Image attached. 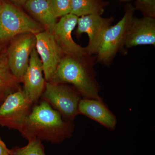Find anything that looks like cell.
Instances as JSON below:
<instances>
[{"mask_svg": "<svg viewBox=\"0 0 155 155\" xmlns=\"http://www.w3.org/2000/svg\"><path fill=\"white\" fill-rule=\"evenodd\" d=\"M72 122L66 121L49 104L43 101L32 107L21 134L27 140L38 138L53 144H60L72 137Z\"/></svg>", "mask_w": 155, "mask_h": 155, "instance_id": "6da1fadb", "label": "cell"}, {"mask_svg": "<svg viewBox=\"0 0 155 155\" xmlns=\"http://www.w3.org/2000/svg\"><path fill=\"white\" fill-rule=\"evenodd\" d=\"M93 61L89 57L77 58L66 55L58 65L49 82L70 84L84 98L101 100L98 85L93 72Z\"/></svg>", "mask_w": 155, "mask_h": 155, "instance_id": "7a4b0ae2", "label": "cell"}, {"mask_svg": "<svg viewBox=\"0 0 155 155\" xmlns=\"http://www.w3.org/2000/svg\"><path fill=\"white\" fill-rule=\"evenodd\" d=\"M44 27L11 3L3 2L0 13V42L26 33L35 35Z\"/></svg>", "mask_w": 155, "mask_h": 155, "instance_id": "3957f363", "label": "cell"}, {"mask_svg": "<svg viewBox=\"0 0 155 155\" xmlns=\"http://www.w3.org/2000/svg\"><path fill=\"white\" fill-rule=\"evenodd\" d=\"M41 97L66 121L72 122L78 114L81 96L75 88L64 84L46 82Z\"/></svg>", "mask_w": 155, "mask_h": 155, "instance_id": "277c9868", "label": "cell"}, {"mask_svg": "<svg viewBox=\"0 0 155 155\" xmlns=\"http://www.w3.org/2000/svg\"><path fill=\"white\" fill-rule=\"evenodd\" d=\"M134 7L127 6L122 19L106 31L96 54L97 62L109 65L123 46L127 30L134 17Z\"/></svg>", "mask_w": 155, "mask_h": 155, "instance_id": "5b68a950", "label": "cell"}, {"mask_svg": "<svg viewBox=\"0 0 155 155\" xmlns=\"http://www.w3.org/2000/svg\"><path fill=\"white\" fill-rule=\"evenodd\" d=\"M33 104L22 89L9 95L0 106V125L21 133Z\"/></svg>", "mask_w": 155, "mask_h": 155, "instance_id": "8992f818", "label": "cell"}, {"mask_svg": "<svg viewBox=\"0 0 155 155\" xmlns=\"http://www.w3.org/2000/svg\"><path fill=\"white\" fill-rule=\"evenodd\" d=\"M35 46L34 34H22L12 39L6 52L11 72L20 82H22L28 68L31 54Z\"/></svg>", "mask_w": 155, "mask_h": 155, "instance_id": "52a82bcc", "label": "cell"}, {"mask_svg": "<svg viewBox=\"0 0 155 155\" xmlns=\"http://www.w3.org/2000/svg\"><path fill=\"white\" fill-rule=\"evenodd\" d=\"M35 49L38 54L43 69L45 80H52L64 52L57 44L53 33L47 30L35 35Z\"/></svg>", "mask_w": 155, "mask_h": 155, "instance_id": "ba28073f", "label": "cell"}, {"mask_svg": "<svg viewBox=\"0 0 155 155\" xmlns=\"http://www.w3.org/2000/svg\"><path fill=\"white\" fill-rule=\"evenodd\" d=\"M78 17L69 14L61 17L57 22L53 35L56 42L66 55L77 58L90 57L86 47L84 48L74 41L72 33L77 25Z\"/></svg>", "mask_w": 155, "mask_h": 155, "instance_id": "9c48e42d", "label": "cell"}, {"mask_svg": "<svg viewBox=\"0 0 155 155\" xmlns=\"http://www.w3.org/2000/svg\"><path fill=\"white\" fill-rule=\"evenodd\" d=\"M112 21V17L104 18L96 14L78 17L76 33L78 35L84 33L88 35L89 42L86 48L89 55L96 54L103 36Z\"/></svg>", "mask_w": 155, "mask_h": 155, "instance_id": "30bf717a", "label": "cell"}, {"mask_svg": "<svg viewBox=\"0 0 155 155\" xmlns=\"http://www.w3.org/2000/svg\"><path fill=\"white\" fill-rule=\"evenodd\" d=\"M23 91L33 103L41 97L45 80L41 60L35 48L31 54L29 64L23 77Z\"/></svg>", "mask_w": 155, "mask_h": 155, "instance_id": "8fae6325", "label": "cell"}, {"mask_svg": "<svg viewBox=\"0 0 155 155\" xmlns=\"http://www.w3.org/2000/svg\"><path fill=\"white\" fill-rule=\"evenodd\" d=\"M143 45H155L154 18L134 17L130 22L123 46L130 48Z\"/></svg>", "mask_w": 155, "mask_h": 155, "instance_id": "7c38bea8", "label": "cell"}, {"mask_svg": "<svg viewBox=\"0 0 155 155\" xmlns=\"http://www.w3.org/2000/svg\"><path fill=\"white\" fill-rule=\"evenodd\" d=\"M78 114L98 122L110 130L115 129L116 116L107 107L102 100L81 98L78 106Z\"/></svg>", "mask_w": 155, "mask_h": 155, "instance_id": "4fadbf2b", "label": "cell"}, {"mask_svg": "<svg viewBox=\"0 0 155 155\" xmlns=\"http://www.w3.org/2000/svg\"><path fill=\"white\" fill-rule=\"evenodd\" d=\"M24 5L46 30L53 33L57 18L53 12L51 0H28Z\"/></svg>", "mask_w": 155, "mask_h": 155, "instance_id": "5bb4252c", "label": "cell"}, {"mask_svg": "<svg viewBox=\"0 0 155 155\" xmlns=\"http://www.w3.org/2000/svg\"><path fill=\"white\" fill-rule=\"evenodd\" d=\"M18 79L11 72L6 52L0 56V106L9 95L20 90Z\"/></svg>", "mask_w": 155, "mask_h": 155, "instance_id": "9a60e30c", "label": "cell"}, {"mask_svg": "<svg viewBox=\"0 0 155 155\" xmlns=\"http://www.w3.org/2000/svg\"><path fill=\"white\" fill-rule=\"evenodd\" d=\"M70 14L78 17L86 15H101L104 12L105 3L101 0H71Z\"/></svg>", "mask_w": 155, "mask_h": 155, "instance_id": "2e32d148", "label": "cell"}, {"mask_svg": "<svg viewBox=\"0 0 155 155\" xmlns=\"http://www.w3.org/2000/svg\"><path fill=\"white\" fill-rule=\"evenodd\" d=\"M11 150V155H46L41 140L33 138L28 140L24 147H16Z\"/></svg>", "mask_w": 155, "mask_h": 155, "instance_id": "e0dca14e", "label": "cell"}, {"mask_svg": "<svg viewBox=\"0 0 155 155\" xmlns=\"http://www.w3.org/2000/svg\"><path fill=\"white\" fill-rule=\"evenodd\" d=\"M53 12L56 18L71 13V0H51Z\"/></svg>", "mask_w": 155, "mask_h": 155, "instance_id": "ac0fdd59", "label": "cell"}, {"mask_svg": "<svg viewBox=\"0 0 155 155\" xmlns=\"http://www.w3.org/2000/svg\"><path fill=\"white\" fill-rule=\"evenodd\" d=\"M135 9L143 14V17H155V0H137Z\"/></svg>", "mask_w": 155, "mask_h": 155, "instance_id": "d6986e66", "label": "cell"}, {"mask_svg": "<svg viewBox=\"0 0 155 155\" xmlns=\"http://www.w3.org/2000/svg\"><path fill=\"white\" fill-rule=\"evenodd\" d=\"M0 155H11V150L9 149L0 137Z\"/></svg>", "mask_w": 155, "mask_h": 155, "instance_id": "ffe728a7", "label": "cell"}, {"mask_svg": "<svg viewBox=\"0 0 155 155\" xmlns=\"http://www.w3.org/2000/svg\"><path fill=\"white\" fill-rule=\"evenodd\" d=\"M9 1L14 3V4H16V5H25V3L28 0H9Z\"/></svg>", "mask_w": 155, "mask_h": 155, "instance_id": "44dd1931", "label": "cell"}, {"mask_svg": "<svg viewBox=\"0 0 155 155\" xmlns=\"http://www.w3.org/2000/svg\"><path fill=\"white\" fill-rule=\"evenodd\" d=\"M2 0H0V13H1V9H2Z\"/></svg>", "mask_w": 155, "mask_h": 155, "instance_id": "7402d4cb", "label": "cell"}, {"mask_svg": "<svg viewBox=\"0 0 155 155\" xmlns=\"http://www.w3.org/2000/svg\"><path fill=\"white\" fill-rule=\"evenodd\" d=\"M1 48L0 47V51H1Z\"/></svg>", "mask_w": 155, "mask_h": 155, "instance_id": "603a6c76", "label": "cell"}]
</instances>
